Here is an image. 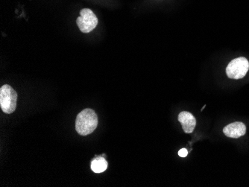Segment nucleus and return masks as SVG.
Listing matches in <instances>:
<instances>
[{"label":"nucleus","mask_w":249,"mask_h":187,"mask_svg":"<svg viewBox=\"0 0 249 187\" xmlns=\"http://www.w3.org/2000/svg\"><path fill=\"white\" fill-rule=\"evenodd\" d=\"M98 125V117L92 109H85L75 120V130L78 135L87 136L93 133Z\"/></svg>","instance_id":"nucleus-1"},{"label":"nucleus","mask_w":249,"mask_h":187,"mask_svg":"<svg viewBox=\"0 0 249 187\" xmlns=\"http://www.w3.org/2000/svg\"><path fill=\"white\" fill-rule=\"evenodd\" d=\"M18 94L10 85H5L0 89V106L5 114H12L17 107Z\"/></svg>","instance_id":"nucleus-2"},{"label":"nucleus","mask_w":249,"mask_h":187,"mask_svg":"<svg viewBox=\"0 0 249 187\" xmlns=\"http://www.w3.org/2000/svg\"><path fill=\"white\" fill-rule=\"evenodd\" d=\"M249 70V61L244 57H240L229 63L226 68V74L229 79H241L246 76Z\"/></svg>","instance_id":"nucleus-3"},{"label":"nucleus","mask_w":249,"mask_h":187,"mask_svg":"<svg viewBox=\"0 0 249 187\" xmlns=\"http://www.w3.org/2000/svg\"><path fill=\"white\" fill-rule=\"evenodd\" d=\"M76 23L81 32L89 33L92 32L98 24V18L89 8L81 10L80 17L76 19Z\"/></svg>","instance_id":"nucleus-4"},{"label":"nucleus","mask_w":249,"mask_h":187,"mask_svg":"<svg viewBox=\"0 0 249 187\" xmlns=\"http://www.w3.org/2000/svg\"><path fill=\"white\" fill-rule=\"evenodd\" d=\"M223 133L228 137L237 139L246 135V126L241 122H233L223 128Z\"/></svg>","instance_id":"nucleus-5"},{"label":"nucleus","mask_w":249,"mask_h":187,"mask_svg":"<svg viewBox=\"0 0 249 187\" xmlns=\"http://www.w3.org/2000/svg\"><path fill=\"white\" fill-rule=\"evenodd\" d=\"M178 119L186 134L194 132L196 125V119L193 114L187 111H182L179 114Z\"/></svg>","instance_id":"nucleus-6"},{"label":"nucleus","mask_w":249,"mask_h":187,"mask_svg":"<svg viewBox=\"0 0 249 187\" xmlns=\"http://www.w3.org/2000/svg\"><path fill=\"white\" fill-rule=\"evenodd\" d=\"M107 168V162L103 157H96L92 160L91 170L95 173L104 172Z\"/></svg>","instance_id":"nucleus-7"},{"label":"nucleus","mask_w":249,"mask_h":187,"mask_svg":"<svg viewBox=\"0 0 249 187\" xmlns=\"http://www.w3.org/2000/svg\"><path fill=\"white\" fill-rule=\"evenodd\" d=\"M187 154H188V152H187L186 149H180L178 152V155L180 156V157H187Z\"/></svg>","instance_id":"nucleus-8"}]
</instances>
